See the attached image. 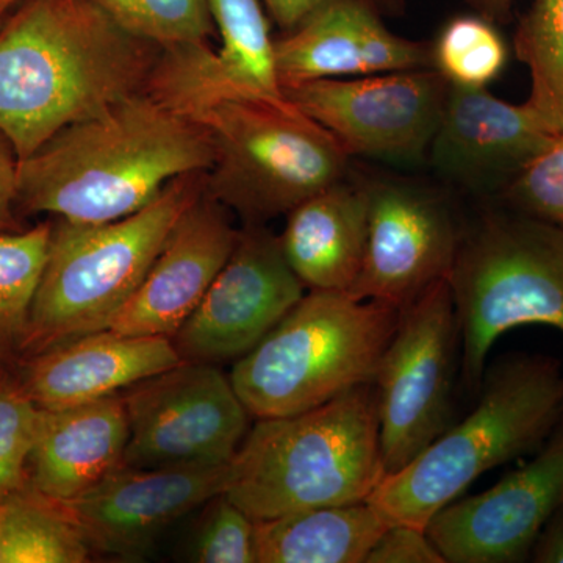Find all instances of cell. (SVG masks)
<instances>
[{
	"mask_svg": "<svg viewBox=\"0 0 563 563\" xmlns=\"http://www.w3.org/2000/svg\"><path fill=\"white\" fill-rule=\"evenodd\" d=\"M391 521L368 501L255 521L258 563H365Z\"/></svg>",
	"mask_w": 563,
	"mask_h": 563,
	"instance_id": "obj_23",
	"label": "cell"
},
{
	"mask_svg": "<svg viewBox=\"0 0 563 563\" xmlns=\"http://www.w3.org/2000/svg\"><path fill=\"white\" fill-rule=\"evenodd\" d=\"M20 157L13 144L0 131V233L16 231L14 209L18 207Z\"/></svg>",
	"mask_w": 563,
	"mask_h": 563,
	"instance_id": "obj_34",
	"label": "cell"
},
{
	"mask_svg": "<svg viewBox=\"0 0 563 563\" xmlns=\"http://www.w3.org/2000/svg\"><path fill=\"white\" fill-rule=\"evenodd\" d=\"M161 54L95 0H20L0 22V131L22 162L62 129L146 91Z\"/></svg>",
	"mask_w": 563,
	"mask_h": 563,
	"instance_id": "obj_1",
	"label": "cell"
},
{
	"mask_svg": "<svg viewBox=\"0 0 563 563\" xmlns=\"http://www.w3.org/2000/svg\"><path fill=\"white\" fill-rule=\"evenodd\" d=\"M180 363L169 336L107 329L40 352L22 385L40 409H65L118 395Z\"/></svg>",
	"mask_w": 563,
	"mask_h": 563,
	"instance_id": "obj_20",
	"label": "cell"
},
{
	"mask_svg": "<svg viewBox=\"0 0 563 563\" xmlns=\"http://www.w3.org/2000/svg\"><path fill=\"white\" fill-rule=\"evenodd\" d=\"M190 555L201 563H257L255 521L228 496H214Z\"/></svg>",
	"mask_w": 563,
	"mask_h": 563,
	"instance_id": "obj_31",
	"label": "cell"
},
{
	"mask_svg": "<svg viewBox=\"0 0 563 563\" xmlns=\"http://www.w3.org/2000/svg\"><path fill=\"white\" fill-rule=\"evenodd\" d=\"M206 173L163 188L143 209L121 220L52 224L24 351L49 350L87 333L107 331L140 287L177 221L201 198Z\"/></svg>",
	"mask_w": 563,
	"mask_h": 563,
	"instance_id": "obj_5",
	"label": "cell"
},
{
	"mask_svg": "<svg viewBox=\"0 0 563 563\" xmlns=\"http://www.w3.org/2000/svg\"><path fill=\"white\" fill-rule=\"evenodd\" d=\"M129 437L122 393L65 409H40L31 484L55 501H70L124 462Z\"/></svg>",
	"mask_w": 563,
	"mask_h": 563,
	"instance_id": "obj_21",
	"label": "cell"
},
{
	"mask_svg": "<svg viewBox=\"0 0 563 563\" xmlns=\"http://www.w3.org/2000/svg\"><path fill=\"white\" fill-rule=\"evenodd\" d=\"M463 383L479 391L493 344L510 329L563 333V231L526 214H487L463 236L450 276Z\"/></svg>",
	"mask_w": 563,
	"mask_h": 563,
	"instance_id": "obj_8",
	"label": "cell"
},
{
	"mask_svg": "<svg viewBox=\"0 0 563 563\" xmlns=\"http://www.w3.org/2000/svg\"><path fill=\"white\" fill-rule=\"evenodd\" d=\"M303 290L279 236L263 224L244 225L231 257L173 336L174 347L187 363L236 362L301 301Z\"/></svg>",
	"mask_w": 563,
	"mask_h": 563,
	"instance_id": "obj_12",
	"label": "cell"
},
{
	"mask_svg": "<svg viewBox=\"0 0 563 563\" xmlns=\"http://www.w3.org/2000/svg\"><path fill=\"white\" fill-rule=\"evenodd\" d=\"M190 118L213 144L203 192L246 225L288 214L346 179L350 155L290 101H222Z\"/></svg>",
	"mask_w": 563,
	"mask_h": 563,
	"instance_id": "obj_7",
	"label": "cell"
},
{
	"mask_svg": "<svg viewBox=\"0 0 563 563\" xmlns=\"http://www.w3.org/2000/svg\"><path fill=\"white\" fill-rule=\"evenodd\" d=\"M365 563H446L426 528L391 523L374 543Z\"/></svg>",
	"mask_w": 563,
	"mask_h": 563,
	"instance_id": "obj_32",
	"label": "cell"
},
{
	"mask_svg": "<svg viewBox=\"0 0 563 563\" xmlns=\"http://www.w3.org/2000/svg\"><path fill=\"white\" fill-rule=\"evenodd\" d=\"M131 437L124 465L222 466L247 433L250 412L217 365L180 363L122 393Z\"/></svg>",
	"mask_w": 563,
	"mask_h": 563,
	"instance_id": "obj_10",
	"label": "cell"
},
{
	"mask_svg": "<svg viewBox=\"0 0 563 563\" xmlns=\"http://www.w3.org/2000/svg\"><path fill=\"white\" fill-rule=\"evenodd\" d=\"M384 477L376 391L363 384L306 412L258 420L222 495L263 521L366 501Z\"/></svg>",
	"mask_w": 563,
	"mask_h": 563,
	"instance_id": "obj_3",
	"label": "cell"
},
{
	"mask_svg": "<svg viewBox=\"0 0 563 563\" xmlns=\"http://www.w3.org/2000/svg\"><path fill=\"white\" fill-rule=\"evenodd\" d=\"M531 74L529 109L548 131L563 133V0H533L514 40Z\"/></svg>",
	"mask_w": 563,
	"mask_h": 563,
	"instance_id": "obj_26",
	"label": "cell"
},
{
	"mask_svg": "<svg viewBox=\"0 0 563 563\" xmlns=\"http://www.w3.org/2000/svg\"><path fill=\"white\" fill-rule=\"evenodd\" d=\"M90 555L68 507L31 483L0 501V563H84Z\"/></svg>",
	"mask_w": 563,
	"mask_h": 563,
	"instance_id": "obj_24",
	"label": "cell"
},
{
	"mask_svg": "<svg viewBox=\"0 0 563 563\" xmlns=\"http://www.w3.org/2000/svg\"><path fill=\"white\" fill-rule=\"evenodd\" d=\"M457 350V314L444 279L401 310L374 376L385 476L450 428Z\"/></svg>",
	"mask_w": 563,
	"mask_h": 563,
	"instance_id": "obj_9",
	"label": "cell"
},
{
	"mask_svg": "<svg viewBox=\"0 0 563 563\" xmlns=\"http://www.w3.org/2000/svg\"><path fill=\"white\" fill-rule=\"evenodd\" d=\"M266 13L279 25L282 32L291 31L299 22L325 3L335 0H262ZM383 16H401L406 0H362Z\"/></svg>",
	"mask_w": 563,
	"mask_h": 563,
	"instance_id": "obj_33",
	"label": "cell"
},
{
	"mask_svg": "<svg viewBox=\"0 0 563 563\" xmlns=\"http://www.w3.org/2000/svg\"><path fill=\"white\" fill-rule=\"evenodd\" d=\"M531 561L537 563H563V501L555 507L531 551Z\"/></svg>",
	"mask_w": 563,
	"mask_h": 563,
	"instance_id": "obj_35",
	"label": "cell"
},
{
	"mask_svg": "<svg viewBox=\"0 0 563 563\" xmlns=\"http://www.w3.org/2000/svg\"><path fill=\"white\" fill-rule=\"evenodd\" d=\"M282 90L340 77L432 68V44L388 31L383 14L362 0L325 3L274 40Z\"/></svg>",
	"mask_w": 563,
	"mask_h": 563,
	"instance_id": "obj_19",
	"label": "cell"
},
{
	"mask_svg": "<svg viewBox=\"0 0 563 563\" xmlns=\"http://www.w3.org/2000/svg\"><path fill=\"white\" fill-rule=\"evenodd\" d=\"M217 47L162 49L146 92L190 118L222 101L287 103L262 0H210Z\"/></svg>",
	"mask_w": 563,
	"mask_h": 563,
	"instance_id": "obj_14",
	"label": "cell"
},
{
	"mask_svg": "<svg viewBox=\"0 0 563 563\" xmlns=\"http://www.w3.org/2000/svg\"><path fill=\"white\" fill-rule=\"evenodd\" d=\"M228 209L202 192L181 214L129 302L111 322L122 335L173 339L231 257L239 229Z\"/></svg>",
	"mask_w": 563,
	"mask_h": 563,
	"instance_id": "obj_17",
	"label": "cell"
},
{
	"mask_svg": "<svg viewBox=\"0 0 563 563\" xmlns=\"http://www.w3.org/2000/svg\"><path fill=\"white\" fill-rule=\"evenodd\" d=\"M506 43L481 14L453 18L432 43V68L451 87L487 88L507 65Z\"/></svg>",
	"mask_w": 563,
	"mask_h": 563,
	"instance_id": "obj_27",
	"label": "cell"
},
{
	"mask_svg": "<svg viewBox=\"0 0 563 563\" xmlns=\"http://www.w3.org/2000/svg\"><path fill=\"white\" fill-rule=\"evenodd\" d=\"M366 231L368 188L344 179L295 207L279 240L303 287L347 292L362 269Z\"/></svg>",
	"mask_w": 563,
	"mask_h": 563,
	"instance_id": "obj_22",
	"label": "cell"
},
{
	"mask_svg": "<svg viewBox=\"0 0 563 563\" xmlns=\"http://www.w3.org/2000/svg\"><path fill=\"white\" fill-rule=\"evenodd\" d=\"M51 233V222L0 233V366L24 351Z\"/></svg>",
	"mask_w": 563,
	"mask_h": 563,
	"instance_id": "obj_25",
	"label": "cell"
},
{
	"mask_svg": "<svg viewBox=\"0 0 563 563\" xmlns=\"http://www.w3.org/2000/svg\"><path fill=\"white\" fill-rule=\"evenodd\" d=\"M366 188L365 254L347 295L402 310L448 279L462 233L432 192L402 181H373Z\"/></svg>",
	"mask_w": 563,
	"mask_h": 563,
	"instance_id": "obj_13",
	"label": "cell"
},
{
	"mask_svg": "<svg viewBox=\"0 0 563 563\" xmlns=\"http://www.w3.org/2000/svg\"><path fill=\"white\" fill-rule=\"evenodd\" d=\"M38 413L22 383L0 376V501L27 483Z\"/></svg>",
	"mask_w": 563,
	"mask_h": 563,
	"instance_id": "obj_29",
	"label": "cell"
},
{
	"mask_svg": "<svg viewBox=\"0 0 563 563\" xmlns=\"http://www.w3.org/2000/svg\"><path fill=\"white\" fill-rule=\"evenodd\" d=\"M228 476L229 463L165 468L121 463L90 490L63 504L91 550L139 559L184 515L222 495Z\"/></svg>",
	"mask_w": 563,
	"mask_h": 563,
	"instance_id": "obj_16",
	"label": "cell"
},
{
	"mask_svg": "<svg viewBox=\"0 0 563 563\" xmlns=\"http://www.w3.org/2000/svg\"><path fill=\"white\" fill-rule=\"evenodd\" d=\"M213 163L209 133L146 91L55 133L20 162L18 207L80 224L121 220Z\"/></svg>",
	"mask_w": 563,
	"mask_h": 563,
	"instance_id": "obj_2",
	"label": "cell"
},
{
	"mask_svg": "<svg viewBox=\"0 0 563 563\" xmlns=\"http://www.w3.org/2000/svg\"><path fill=\"white\" fill-rule=\"evenodd\" d=\"M479 402L366 501L391 523L426 528L496 466L533 453L563 418V373L553 358L514 355L485 369Z\"/></svg>",
	"mask_w": 563,
	"mask_h": 563,
	"instance_id": "obj_4",
	"label": "cell"
},
{
	"mask_svg": "<svg viewBox=\"0 0 563 563\" xmlns=\"http://www.w3.org/2000/svg\"><path fill=\"white\" fill-rule=\"evenodd\" d=\"M451 85L433 68L302 81L285 98L350 157L417 165L431 150Z\"/></svg>",
	"mask_w": 563,
	"mask_h": 563,
	"instance_id": "obj_11",
	"label": "cell"
},
{
	"mask_svg": "<svg viewBox=\"0 0 563 563\" xmlns=\"http://www.w3.org/2000/svg\"><path fill=\"white\" fill-rule=\"evenodd\" d=\"M125 32L169 49L210 44L217 35L210 0H95Z\"/></svg>",
	"mask_w": 563,
	"mask_h": 563,
	"instance_id": "obj_28",
	"label": "cell"
},
{
	"mask_svg": "<svg viewBox=\"0 0 563 563\" xmlns=\"http://www.w3.org/2000/svg\"><path fill=\"white\" fill-rule=\"evenodd\" d=\"M401 310L346 291L310 290L257 346L231 380L252 417H288L373 384Z\"/></svg>",
	"mask_w": 563,
	"mask_h": 563,
	"instance_id": "obj_6",
	"label": "cell"
},
{
	"mask_svg": "<svg viewBox=\"0 0 563 563\" xmlns=\"http://www.w3.org/2000/svg\"><path fill=\"white\" fill-rule=\"evenodd\" d=\"M506 198L518 213L563 231V133L514 177Z\"/></svg>",
	"mask_w": 563,
	"mask_h": 563,
	"instance_id": "obj_30",
	"label": "cell"
},
{
	"mask_svg": "<svg viewBox=\"0 0 563 563\" xmlns=\"http://www.w3.org/2000/svg\"><path fill=\"white\" fill-rule=\"evenodd\" d=\"M555 136L526 102L514 106L485 88L450 87L429 158L448 180L493 190L507 187Z\"/></svg>",
	"mask_w": 563,
	"mask_h": 563,
	"instance_id": "obj_18",
	"label": "cell"
},
{
	"mask_svg": "<svg viewBox=\"0 0 563 563\" xmlns=\"http://www.w3.org/2000/svg\"><path fill=\"white\" fill-rule=\"evenodd\" d=\"M20 0H0V22H2L3 18L10 13V10L13 9Z\"/></svg>",
	"mask_w": 563,
	"mask_h": 563,
	"instance_id": "obj_37",
	"label": "cell"
},
{
	"mask_svg": "<svg viewBox=\"0 0 563 563\" xmlns=\"http://www.w3.org/2000/svg\"><path fill=\"white\" fill-rule=\"evenodd\" d=\"M563 501V418L531 462L479 495L457 498L426 526L446 563H517Z\"/></svg>",
	"mask_w": 563,
	"mask_h": 563,
	"instance_id": "obj_15",
	"label": "cell"
},
{
	"mask_svg": "<svg viewBox=\"0 0 563 563\" xmlns=\"http://www.w3.org/2000/svg\"><path fill=\"white\" fill-rule=\"evenodd\" d=\"M477 14L490 21H503L509 16L514 0H466Z\"/></svg>",
	"mask_w": 563,
	"mask_h": 563,
	"instance_id": "obj_36",
	"label": "cell"
}]
</instances>
